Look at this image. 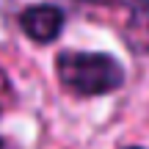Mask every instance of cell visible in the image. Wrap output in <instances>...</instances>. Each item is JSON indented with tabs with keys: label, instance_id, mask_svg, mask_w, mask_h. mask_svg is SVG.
<instances>
[{
	"label": "cell",
	"instance_id": "7a4b0ae2",
	"mask_svg": "<svg viewBox=\"0 0 149 149\" xmlns=\"http://www.w3.org/2000/svg\"><path fill=\"white\" fill-rule=\"evenodd\" d=\"M19 25L33 42L47 44V42H53V39H58V33L64 31V11H61L58 6L39 3V6H31V8L22 11Z\"/></svg>",
	"mask_w": 149,
	"mask_h": 149
},
{
	"label": "cell",
	"instance_id": "3957f363",
	"mask_svg": "<svg viewBox=\"0 0 149 149\" xmlns=\"http://www.w3.org/2000/svg\"><path fill=\"white\" fill-rule=\"evenodd\" d=\"M122 8L127 11L122 25L124 44L138 55H149V0H127Z\"/></svg>",
	"mask_w": 149,
	"mask_h": 149
},
{
	"label": "cell",
	"instance_id": "6da1fadb",
	"mask_svg": "<svg viewBox=\"0 0 149 149\" xmlns=\"http://www.w3.org/2000/svg\"><path fill=\"white\" fill-rule=\"evenodd\" d=\"M61 83L80 97H100L111 94L124 83V69L113 55L105 53H66L55 61Z\"/></svg>",
	"mask_w": 149,
	"mask_h": 149
},
{
	"label": "cell",
	"instance_id": "5b68a950",
	"mask_svg": "<svg viewBox=\"0 0 149 149\" xmlns=\"http://www.w3.org/2000/svg\"><path fill=\"white\" fill-rule=\"evenodd\" d=\"M127 149H141V146H127Z\"/></svg>",
	"mask_w": 149,
	"mask_h": 149
},
{
	"label": "cell",
	"instance_id": "277c9868",
	"mask_svg": "<svg viewBox=\"0 0 149 149\" xmlns=\"http://www.w3.org/2000/svg\"><path fill=\"white\" fill-rule=\"evenodd\" d=\"M0 149H19V146L14 141H8V138H0Z\"/></svg>",
	"mask_w": 149,
	"mask_h": 149
}]
</instances>
